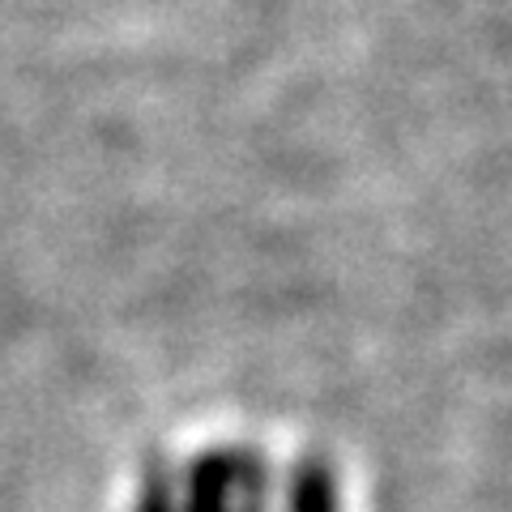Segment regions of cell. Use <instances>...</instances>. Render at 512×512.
<instances>
[{"label":"cell","instance_id":"cell-3","mask_svg":"<svg viewBox=\"0 0 512 512\" xmlns=\"http://www.w3.org/2000/svg\"><path fill=\"white\" fill-rule=\"evenodd\" d=\"M231 512H269V466L256 448H235Z\"/></svg>","mask_w":512,"mask_h":512},{"label":"cell","instance_id":"cell-1","mask_svg":"<svg viewBox=\"0 0 512 512\" xmlns=\"http://www.w3.org/2000/svg\"><path fill=\"white\" fill-rule=\"evenodd\" d=\"M231 487H235V448H218V453L197 457L188 470L184 512H231Z\"/></svg>","mask_w":512,"mask_h":512},{"label":"cell","instance_id":"cell-4","mask_svg":"<svg viewBox=\"0 0 512 512\" xmlns=\"http://www.w3.org/2000/svg\"><path fill=\"white\" fill-rule=\"evenodd\" d=\"M137 512H184V504L175 500V491L167 483V474H150L146 478V491H141V500H137Z\"/></svg>","mask_w":512,"mask_h":512},{"label":"cell","instance_id":"cell-2","mask_svg":"<svg viewBox=\"0 0 512 512\" xmlns=\"http://www.w3.org/2000/svg\"><path fill=\"white\" fill-rule=\"evenodd\" d=\"M286 512H338V478H333L325 461L308 457L295 466Z\"/></svg>","mask_w":512,"mask_h":512}]
</instances>
